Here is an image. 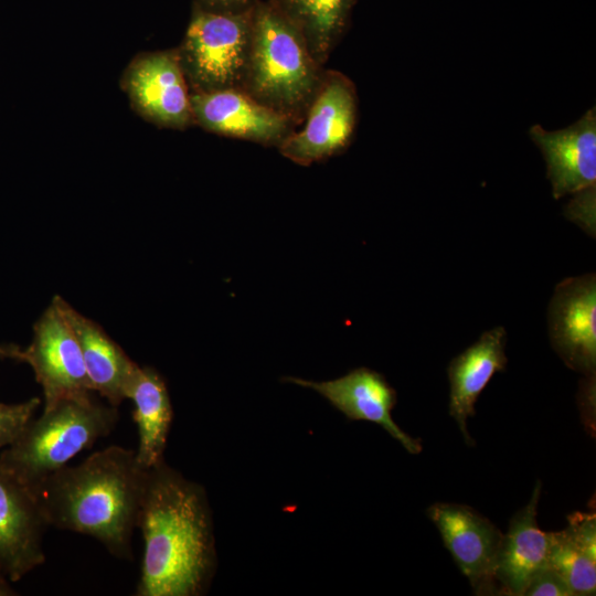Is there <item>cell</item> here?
<instances>
[{
    "label": "cell",
    "instance_id": "7402d4cb",
    "mask_svg": "<svg viewBox=\"0 0 596 596\" xmlns=\"http://www.w3.org/2000/svg\"><path fill=\"white\" fill-rule=\"evenodd\" d=\"M523 596H573V592L555 570L546 566L532 577Z\"/></svg>",
    "mask_w": 596,
    "mask_h": 596
},
{
    "label": "cell",
    "instance_id": "7a4b0ae2",
    "mask_svg": "<svg viewBox=\"0 0 596 596\" xmlns=\"http://www.w3.org/2000/svg\"><path fill=\"white\" fill-rule=\"evenodd\" d=\"M146 473L135 450L114 445L52 473L35 492L49 526L92 536L131 560Z\"/></svg>",
    "mask_w": 596,
    "mask_h": 596
},
{
    "label": "cell",
    "instance_id": "30bf717a",
    "mask_svg": "<svg viewBox=\"0 0 596 596\" xmlns=\"http://www.w3.org/2000/svg\"><path fill=\"white\" fill-rule=\"evenodd\" d=\"M551 344L564 364L586 379L596 373V275L560 281L547 308Z\"/></svg>",
    "mask_w": 596,
    "mask_h": 596
},
{
    "label": "cell",
    "instance_id": "ba28073f",
    "mask_svg": "<svg viewBox=\"0 0 596 596\" xmlns=\"http://www.w3.org/2000/svg\"><path fill=\"white\" fill-rule=\"evenodd\" d=\"M120 84L136 113L153 125L170 129L194 125L191 93L175 49L137 55Z\"/></svg>",
    "mask_w": 596,
    "mask_h": 596
},
{
    "label": "cell",
    "instance_id": "44dd1931",
    "mask_svg": "<svg viewBox=\"0 0 596 596\" xmlns=\"http://www.w3.org/2000/svg\"><path fill=\"white\" fill-rule=\"evenodd\" d=\"M40 404L41 400L39 397H32L15 404L0 403L1 450L19 436L25 425L34 417Z\"/></svg>",
    "mask_w": 596,
    "mask_h": 596
},
{
    "label": "cell",
    "instance_id": "603a6c76",
    "mask_svg": "<svg viewBox=\"0 0 596 596\" xmlns=\"http://www.w3.org/2000/svg\"><path fill=\"white\" fill-rule=\"evenodd\" d=\"M256 0H193V4L212 12L242 13L251 10Z\"/></svg>",
    "mask_w": 596,
    "mask_h": 596
},
{
    "label": "cell",
    "instance_id": "8fae6325",
    "mask_svg": "<svg viewBox=\"0 0 596 596\" xmlns=\"http://www.w3.org/2000/svg\"><path fill=\"white\" fill-rule=\"evenodd\" d=\"M47 526L36 492L0 461V563L12 583L44 563Z\"/></svg>",
    "mask_w": 596,
    "mask_h": 596
},
{
    "label": "cell",
    "instance_id": "ffe728a7",
    "mask_svg": "<svg viewBox=\"0 0 596 596\" xmlns=\"http://www.w3.org/2000/svg\"><path fill=\"white\" fill-rule=\"evenodd\" d=\"M324 66L344 33L356 0H268Z\"/></svg>",
    "mask_w": 596,
    "mask_h": 596
},
{
    "label": "cell",
    "instance_id": "d6986e66",
    "mask_svg": "<svg viewBox=\"0 0 596 596\" xmlns=\"http://www.w3.org/2000/svg\"><path fill=\"white\" fill-rule=\"evenodd\" d=\"M567 519L564 530L551 532L549 566L565 579L573 595H595L596 515L576 511Z\"/></svg>",
    "mask_w": 596,
    "mask_h": 596
},
{
    "label": "cell",
    "instance_id": "3957f363",
    "mask_svg": "<svg viewBox=\"0 0 596 596\" xmlns=\"http://www.w3.org/2000/svg\"><path fill=\"white\" fill-rule=\"evenodd\" d=\"M324 71L287 19L269 1L256 0L243 91L297 126L305 120Z\"/></svg>",
    "mask_w": 596,
    "mask_h": 596
},
{
    "label": "cell",
    "instance_id": "277c9868",
    "mask_svg": "<svg viewBox=\"0 0 596 596\" xmlns=\"http://www.w3.org/2000/svg\"><path fill=\"white\" fill-rule=\"evenodd\" d=\"M118 418V407L98 402L93 394L63 398L33 417L1 450L0 461L35 491L76 455L109 435Z\"/></svg>",
    "mask_w": 596,
    "mask_h": 596
},
{
    "label": "cell",
    "instance_id": "52a82bcc",
    "mask_svg": "<svg viewBox=\"0 0 596 596\" xmlns=\"http://www.w3.org/2000/svg\"><path fill=\"white\" fill-rule=\"evenodd\" d=\"M22 362L32 368L42 387L43 408L94 392L77 338L53 301L34 323L32 340L22 350Z\"/></svg>",
    "mask_w": 596,
    "mask_h": 596
},
{
    "label": "cell",
    "instance_id": "4fadbf2b",
    "mask_svg": "<svg viewBox=\"0 0 596 596\" xmlns=\"http://www.w3.org/2000/svg\"><path fill=\"white\" fill-rule=\"evenodd\" d=\"M284 381L315 390L352 421H368L383 427L409 454L422 451L419 439L406 434L392 418L396 391L379 372L358 368L345 375L324 382L287 376Z\"/></svg>",
    "mask_w": 596,
    "mask_h": 596
},
{
    "label": "cell",
    "instance_id": "9a60e30c",
    "mask_svg": "<svg viewBox=\"0 0 596 596\" xmlns=\"http://www.w3.org/2000/svg\"><path fill=\"white\" fill-rule=\"evenodd\" d=\"M541 482L538 481L529 503L511 519L503 534L496 564L498 594L523 596L532 577L549 566L551 532L536 521Z\"/></svg>",
    "mask_w": 596,
    "mask_h": 596
},
{
    "label": "cell",
    "instance_id": "5bb4252c",
    "mask_svg": "<svg viewBox=\"0 0 596 596\" xmlns=\"http://www.w3.org/2000/svg\"><path fill=\"white\" fill-rule=\"evenodd\" d=\"M530 137L545 159L554 199L595 188V107L564 129L547 131L540 125L532 126Z\"/></svg>",
    "mask_w": 596,
    "mask_h": 596
},
{
    "label": "cell",
    "instance_id": "e0dca14e",
    "mask_svg": "<svg viewBox=\"0 0 596 596\" xmlns=\"http://www.w3.org/2000/svg\"><path fill=\"white\" fill-rule=\"evenodd\" d=\"M505 339L502 326L492 328L449 362V415L455 418L467 445L475 444L467 421L476 414L480 393L497 372L505 370Z\"/></svg>",
    "mask_w": 596,
    "mask_h": 596
},
{
    "label": "cell",
    "instance_id": "5b68a950",
    "mask_svg": "<svg viewBox=\"0 0 596 596\" xmlns=\"http://www.w3.org/2000/svg\"><path fill=\"white\" fill-rule=\"evenodd\" d=\"M253 8L242 13H220L193 4L184 36L175 49L190 93L243 89Z\"/></svg>",
    "mask_w": 596,
    "mask_h": 596
},
{
    "label": "cell",
    "instance_id": "2e32d148",
    "mask_svg": "<svg viewBox=\"0 0 596 596\" xmlns=\"http://www.w3.org/2000/svg\"><path fill=\"white\" fill-rule=\"evenodd\" d=\"M52 301L77 338L93 391L109 405L118 407L126 400L128 383L138 364L94 320L60 296Z\"/></svg>",
    "mask_w": 596,
    "mask_h": 596
},
{
    "label": "cell",
    "instance_id": "6da1fadb",
    "mask_svg": "<svg viewBox=\"0 0 596 596\" xmlns=\"http://www.w3.org/2000/svg\"><path fill=\"white\" fill-rule=\"evenodd\" d=\"M137 528L143 553L136 596H201L216 570L204 488L166 460L147 469Z\"/></svg>",
    "mask_w": 596,
    "mask_h": 596
},
{
    "label": "cell",
    "instance_id": "cb8c5ba5",
    "mask_svg": "<svg viewBox=\"0 0 596 596\" xmlns=\"http://www.w3.org/2000/svg\"><path fill=\"white\" fill-rule=\"evenodd\" d=\"M22 350L14 343H1L0 344V359H11L22 362Z\"/></svg>",
    "mask_w": 596,
    "mask_h": 596
},
{
    "label": "cell",
    "instance_id": "9c48e42d",
    "mask_svg": "<svg viewBox=\"0 0 596 596\" xmlns=\"http://www.w3.org/2000/svg\"><path fill=\"white\" fill-rule=\"evenodd\" d=\"M426 514L475 594H498L494 571L503 533L465 504L436 502Z\"/></svg>",
    "mask_w": 596,
    "mask_h": 596
},
{
    "label": "cell",
    "instance_id": "7c38bea8",
    "mask_svg": "<svg viewBox=\"0 0 596 596\" xmlns=\"http://www.w3.org/2000/svg\"><path fill=\"white\" fill-rule=\"evenodd\" d=\"M194 125L221 136L278 147L296 126L243 89L191 93Z\"/></svg>",
    "mask_w": 596,
    "mask_h": 596
},
{
    "label": "cell",
    "instance_id": "ac0fdd59",
    "mask_svg": "<svg viewBox=\"0 0 596 596\" xmlns=\"http://www.w3.org/2000/svg\"><path fill=\"white\" fill-rule=\"evenodd\" d=\"M134 404L132 418L137 426L138 462L149 469L164 460L173 408L167 383L151 366L137 365L126 390Z\"/></svg>",
    "mask_w": 596,
    "mask_h": 596
},
{
    "label": "cell",
    "instance_id": "8992f818",
    "mask_svg": "<svg viewBox=\"0 0 596 596\" xmlns=\"http://www.w3.org/2000/svg\"><path fill=\"white\" fill-rule=\"evenodd\" d=\"M358 119L354 84L344 74L326 70L311 100L301 130H294L277 147L300 166L341 153L351 143Z\"/></svg>",
    "mask_w": 596,
    "mask_h": 596
},
{
    "label": "cell",
    "instance_id": "d4e9b609",
    "mask_svg": "<svg viewBox=\"0 0 596 596\" xmlns=\"http://www.w3.org/2000/svg\"><path fill=\"white\" fill-rule=\"evenodd\" d=\"M11 579L9 578L6 570L0 563V596H14L18 595L17 590L11 585Z\"/></svg>",
    "mask_w": 596,
    "mask_h": 596
}]
</instances>
